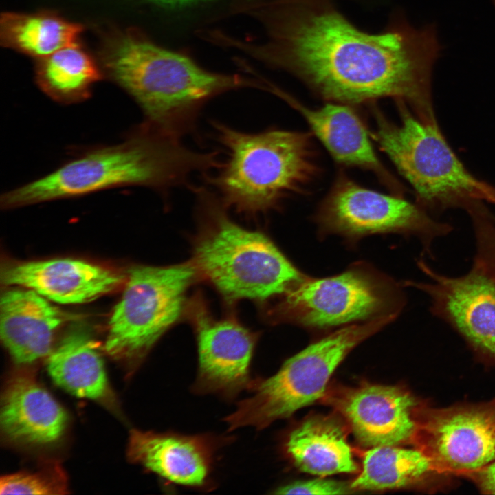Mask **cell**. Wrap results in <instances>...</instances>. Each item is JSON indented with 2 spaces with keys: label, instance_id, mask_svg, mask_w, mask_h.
Segmentation results:
<instances>
[{
  "label": "cell",
  "instance_id": "cell-1",
  "mask_svg": "<svg viewBox=\"0 0 495 495\" xmlns=\"http://www.w3.org/2000/svg\"><path fill=\"white\" fill-rule=\"evenodd\" d=\"M270 25V61L325 100L354 104L390 98L420 120L437 121L432 78L442 45L434 23L415 27L399 13L371 34L331 0H276Z\"/></svg>",
  "mask_w": 495,
  "mask_h": 495
},
{
  "label": "cell",
  "instance_id": "cell-2",
  "mask_svg": "<svg viewBox=\"0 0 495 495\" xmlns=\"http://www.w3.org/2000/svg\"><path fill=\"white\" fill-rule=\"evenodd\" d=\"M217 152H198L146 123L121 144L91 150L54 172L3 194L1 206L14 208L140 186L165 192L188 186L191 176L218 167Z\"/></svg>",
  "mask_w": 495,
  "mask_h": 495
},
{
  "label": "cell",
  "instance_id": "cell-3",
  "mask_svg": "<svg viewBox=\"0 0 495 495\" xmlns=\"http://www.w3.org/2000/svg\"><path fill=\"white\" fill-rule=\"evenodd\" d=\"M101 54L107 76L136 101L145 123L179 140L194 131L210 99L237 88L258 87L238 75L206 70L188 56L133 31L111 34Z\"/></svg>",
  "mask_w": 495,
  "mask_h": 495
},
{
  "label": "cell",
  "instance_id": "cell-4",
  "mask_svg": "<svg viewBox=\"0 0 495 495\" xmlns=\"http://www.w3.org/2000/svg\"><path fill=\"white\" fill-rule=\"evenodd\" d=\"M212 126L226 156L214 175L204 176L226 208L249 216L267 212L318 173L307 133L280 129L245 133L217 122Z\"/></svg>",
  "mask_w": 495,
  "mask_h": 495
},
{
  "label": "cell",
  "instance_id": "cell-5",
  "mask_svg": "<svg viewBox=\"0 0 495 495\" xmlns=\"http://www.w3.org/2000/svg\"><path fill=\"white\" fill-rule=\"evenodd\" d=\"M199 230L192 262L228 302H263L282 297L307 276L263 233L234 222L216 194L195 188Z\"/></svg>",
  "mask_w": 495,
  "mask_h": 495
},
{
  "label": "cell",
  "instance_id": "cell-6",
  "mask_svg": "<svg viewBox=\"0 0 495 495\" xmlns=\"http://www.w3.org/2000/svg\"><path fill=\"white\" fill-rule=\"evenodd\" d=\"M400 120L374 109L372 138L412 187L417 203L433 216L450 209L467 212L485 201L488 184L472 175L443 135L438 122L416 116L397 102Z\"/></svg>",
  "mask_w": 495,
  "mask_h": 495
},
{
  "label": "cell",
  "instance_id": "cell-7",
  "mask_svg": "<svg viewBox=\"0 0 495 495\" xmlns=\"http://www.w3.org/2000/svg\"><path fill=\"white\" fill-rule=\"evenodd\" d=\"M397 316L390 314L344 327L289 358L274 375L254 380L252 395L225 418L228 430L263 429L323 398L330 377L351 351Z\"/></svg>",
  "mask_w": 495,
  "mask_h": 495
},
{
  "label": "cell",
  "instance_id": "cell-8",
  "mask_svg": "<svg viewBox=\"0 0 495 495\" xmlns=\"http://www.w3.org/2000/svg\"><path fill=\"white\" fill-rule=\"evenodd\" d=\"M198 277L192 261L131 267L109 318L106 351L115 358L144 357L186 311L187 292Z\"/></svg>",
  "mask_w": 495,
  "mask_h": 495
},
{
  "label": "cell",
  "instance_id": "cell-9",
  "mask_svg": "<svg viewBox=\"0 0 495 495\" xmlns=\"http://www.w3.org/2000/svg\"><path fill=\"white\" fill-rule=\"evenodd\" d=\"M404 305L397 286L373 270L357 266L335 276L307 277L280 297L270 312L274 320L321 328L399 314Z\"/></svg>",
  "mask_w": 495,
  "mask_h": 495
},
{
  "label": "cell",
  "instance_id": "cell-10",
  "mask_svg": "<svg viewBox=\"0 0 495 495\" xmlns=\"http://www.w3.org/2000/svg\"><path fill=\"white\" fill-rule=\"evenodd\" d=\"M317 221L324 232L350 238L386 232L415 236L432 258L433 243L453 230L417 203L364 188L344 176L321 204Z\"/></svg>",
  "mask_w": 495,
  "mask_h": 495
},
{
  "label": "cell",
  "instance_id": "cell-11",
  "mask_svg": "<svg viewBox=\"0 0 495 495\" xmlns=\"http://www.w3.org/2000/svg\"><path fill=\"white\" fill-rule=\"evenodd\" d=\"M412 442L445 475L480 469L495 461V399L434 408L421 403Z\"/></svg>",
  "mask_w": 495,
  "mask_h": 495
},
{
  "label": "cell",
  "instance_id": "cell-12",
  "mask_svg": "<svg viewBox=\"0 0 495 495\" xmlns=\"http://www.w3.org/2000/svg\"><path fill=\"white\" fill-rule=\"evenodd\" d=\"M428 281L408 280L405 286L424 292L433 316L449 325L479 360L495 365V280L478 265L450 276L417 261Z\"/></svg>",
  "mask_w": 495,
  "mask_h": 495
},
{
  "label": "cell",
  "instance_id": "cell-13",
  "mask_svg": "<svg viewBox=\"0 0 495 495\" xmlns=\"http://www.w3.org/2000/svg\"><path fill=\"white\" fill-rule=\"evenodd\" d=\"M197 342L198 371L193 390L232 399L250 390V367L257 336L234 318H216L199 295L186 311Z\"/></svg>",
  "mask_w": 495,
  "mask_h": 495
},
{
  "label": "cell",
  "instance_id": "cell-14",
  "mask_svg": "<svg viewBox=\"0 0 495 495\" xmlns=\"http://www.w3.org/2000/svg\"><path fill=\"white\" fill-rule=\"evenodd\" d=\"M324 398L344 418L362 445L412 444L421 402L403 387L366 383L327 391Z\"/></svg>",
  "mask_w": 495,
  "mask_h": 495
},
{
  "label": "cell",
  "instance_id": "cell-15",
  "mask_svg": "<svg viewBox=\"0 0 495 495\" xmlns=\"http://www.w3.org/2000/svg\"><path fill=\"white\" fill-rule=\"evenodd\" d=\"M126 278L116 270L71 258L7 261L1 268L2 284L30 289L61 304L91 302L117 289Z\"/></svg>",
  "mask_w": 495,
  "mask_h": 495
},
{
  "label": "cell",
  "instance_id": "cell-16",
  "mask_svg": "<svg viewBox=\"0 0 495 495\" xmlns=\"http://www.w3.org/2000/svg\"><path fill=\"white\" fill-rule=\"evenodd\" d=\"M219 446L208 434L184 435L133 430L128 456L169 481L200 487L209 477L213 456Z\"/></svg>",
  "mask_w": 495,
  "mask_h": 495
},
{
  "label": "cell",
  "instance_id": "cell-17",
  "mask_svg": "<svg viewBox=\"0 0 495 495\" xmlns=\"http://www.w3.org/2000/svg\"><path fill=\"white\" fill-rule=\"evenodd\" d=\"M47 300L25 287L1 296V339L17 363H32L52 351L54 335L67 318Z\"/></svg>",
  "mask_w": 495,
  "mask_h": 495
},
{
  "label": "cell",
  "instance_id": "cell-18",
  "mask_svg": "<svg viewBox=\"0 0 495 495\" xmlns=\"http://www.w3.org/2000/svg\"><path fill=\"white\" fill-rule=\"evenodd\" d=\"M1 402V426L12 440L50 443L59 439L65 430L66 412L32 375H14Z\"/></svg>",
  "mask_w": 495,
  "mask_h": 495
},
{
  "label": "cell",
  "instance_id": "cell-19",
  "mask_svg": "<svg viewBox=\"0 0 495 495\" xmlns=\"http://www.w3.org/2000/svg\"><path fill=\"white\" fill-rule=\"evenodd\" d=\"M270 91L284 99L305 119L312 132L338 162L373 170L391 184L374 151L369 135L355 112L343 104L329 103L311 109L274 85Z\"/></svg>",
  "mask_w": 495,
  "mask_h": 495
},
{
  "label": "cell",
  "instance_id": "cell-20",
  "mask_svg": "<svg viewBox=\"0 0 495 495\" xmlns=\"http://www.w3.org/2000/svg\"><path fill=\"white\" fill-rule=\"evenodd\" d=\"M285 448L294 465L307 473L327 476L358 469L345 430L333 417L306 419L290 432Z\"/></svg>",
  "mask_w": 495,
  "mask_h": 495
},
{
  "label": "cell",
  "instance_id": "cell-21",
  "mask_svg": "<svg viewBox=\"0 0 495 495\" xmlns=\"http://www.w3.org/2000/svg\"><path fill=\"white\" fill-rule=\"evenodd\" d=\"M47 370L53 381L81 398L103 397L108 382L96 342L82 327L72 328L49 354Z\"/></svg>",
  "mask_w": 495,
  "mask_h": 495
},
{
  "label": "cell",
  "instance_id": "cell-22",
  "mask_svg": "<svg viewBox=\"0 0 495 495\" xmlns=\"http://www.w3.org/2000/svg\"><path fill=\"white\" fill-rule=\"evenodd\" d=\"M362 470L351 483L358 490H383L428 485L446 478L417 448H371L364 453Z\"/></svg>",
  "mask_w": 495,
  "mask_h": 495
},
{
  "label": "cell",
  "instance_id": "cell-23",
  "mask_svg": "<svg viewBox=\"0 0 495 495\" xmlns=\"http://www.w3.org/2000/svg\"><path fill=\"white\" fill-rule=\"evenodd\" d=\"M84 27L50 12H5L0 21L2 45L38 58L78 42Z\"/></svg>",
  "mask_w": 495,
  "mask_h": 495
},
{
  "label": "cell",
  "instance_id": "cell-24",
  "mask_svg": "<svg viewBox=\"0 0 495 495\" xmlns=\"http://www.w3.org/2000/svg\"><path fill=\"white\" fill-rule=\"evenodd\" d=\"M40 89L54 100L73 104L87 99L102 74L78 43L38 59L35 69Z\"/></svg>",
  "mask_w": 495,
  "mask_h": 495
},
{
  "label": "cell",
  "instance_id": "cell-25",
  "mask_svg": "<svg viewBox=\"0 0 495 495\" xmlns=\"http://www.w3.org/2000/svg\"><path fill=\"white\" fill-rule=\"evenodd\" d=\"M65 474L57 465L36 472H19L1 478V494L54 495L67 493Z\"/></svg>",
  "mask_w": 495,
  "mask_h": 495
},
{
  "label": "cell",
  "instance_id": "cell-26",
  "mask_svg": "<svg viewBox=\"0 0 495 495\" xmlns=\"http://www.w3.org/2000/svg\"><path fill=\"white\" fill-rule=\"evenodd\" d=\"M472 228L475 241L473 263L495 280V219L481 218Z\"/></svg>",
  "mask_w": 495,
  "mask_h": 495
},
{
  "label": "cell",
  "instance_id": "cell-27",
  "mask_svg": "<svg viewBox=\"0 0 495 495\" xmlns=\"http://www.w3.org/2000/svg\"><path fill=\"white\" fill-rule=\"evenodd\" d=\"M355 491L351 484L344 482L327 479L316 478L307 481H298L288 485H283L274 492L276 494H349Z\"/></svg>",
  "mask_w": 495,
  "mask_h": 495
},
{
  "label": "cell",
  "instance_id": "cell-28",
  "mask_svg": "<svg viewBox=\"0 0 495 495\" xmlns=\"http://www.w3.org/2000/svg\"><path fill=\"white\" fill-rule=\"evenodd\" d=\"M462 475L470 479L481 493L495 494V461Z\"/></svg>",
  "mask_w": 495,
  "mask_h": 495
},
{
  "label": "cell",
  "instance_id": "cell-29",
  "mask_svg": "<svg viewBox=\"0 0 495 495\" xmlns=\"http://www.w3.org/2000/svg\"><path fill=\"white\" fill-rule=\"evenodd\" d=\"M164 4L183 5L197 2L201 0H151Z\"/></svg>",
  "mask_w": 495,
  "mask_h": 495
},
{
  "label": "cell",
  "instance_id": "cell-30",
  "mask_svg": "<svg viewBox=\"0 0 495 495\" xmlns=\"http://www.w3.org/2000/svg\"><path fill=\"white\" fill-rule=\"evenodd\" d=\"M494 7L495 8V0H491Z\"/></svg>",
  "mask_w": 495,
  "mask_h": 495
}]
</instances>
